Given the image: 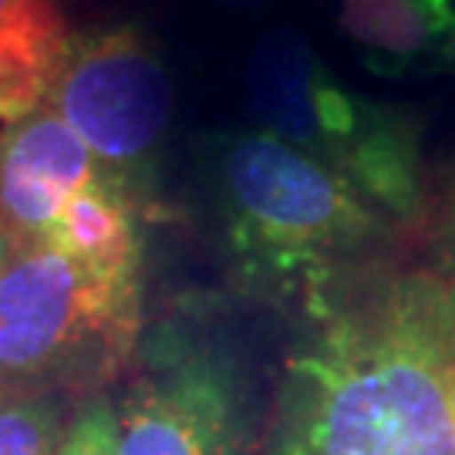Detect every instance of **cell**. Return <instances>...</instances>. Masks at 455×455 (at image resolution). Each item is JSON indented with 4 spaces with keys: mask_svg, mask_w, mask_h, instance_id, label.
<instances>
[{
    "mask_svg": "<svg viewBox=\"0 0 455 455\" xmlns=\"http://www.w3.org/2000/svg\"><path fill=\"white\" fill-rule=\"evenodd\" d=\"M263 455H455V280L381 260L297 304Z\"/></svg>",
    "mask_w": 455,
    "mask_h": 455,
    "instance_id": "obj_1",
    "label": "cell"
},
{
    "mask_svg": "<svg viewBox=\"0 0 455 455\" xmlns=\"http://www.w3.org/2000/svg\"><path fill=\"white\" fill-rule=\"evenodd\" d=\"M210 189L233 280L276 304L297 307L341 276L388 260L405 236L331 165L263 129L212 142Z\"/></svg>",
    "mask_w": 455,
    "mask_h": 455,
    "instance_id": "obj_2",
    "label": "cell"
},
{
    "mask_svg": "<svg viewBox=\"0 0 455 455\" xmlns=\"http://www.w3.org/2000/svg\"><path fill=\"white\" fill-rule=\"evenodd\" d=\"M246 92L263 132L331 165L415 236L428 206V169L422 122L411 108L344 88L293 28H276L257 44Z\"/></svg>",
    "mask_w": 455,
    "mask_h": 455,
    "instance_id": "obj_3",
    "label": "cell"
},
{
    "mask_svg": "<svg viewBox=\"0 0 455 455\" xmlns=\"http://www.w3.org/2000/svg\"><path fill=\"white\" fill-rule=\"evenodd\" d=\"M139 344L142 283L101 280L54 243L0 260V395H105Z\"/></svg>",
    "mask_w": 455,
    "mask_h": 455,
    "instance_id": "obj_4",
    "label": "cell"
},
{
    "mask_svg": "<svg viewBox=\"0 0 455 455\" xmlns=\"http://www.w3.org/2000/svg\"><path fill=\"white\" fill-rule=\"evenodd\" d=\"M112 408L118 455H263L267 415L240 361L182 321L142 334Z\"/></svg>",
    "mask_w": 455,
    "mask_h": 455,
    "instance_id": "obj_5",
    "label": "cell"
},
{
    "mask_svg": "<svg viewBox=\"0 0 455 455\" xmlns=\"http://www.w3.org/2000/svg\"><path fill=\"white\" fill-rule=\"evenodd\" d=\"M172 101L163 51L142 24L71 34L44 92V105L92 148L98 169L142 203L156 189Z\"/></svg>",
    "mask_w": 455,
    "mask_h": 455,
    "instance_id": "obj_6",
    "label": "cell"
},
{
    "mask_svg": "<svg viewBox=\"0 0 455 455\" xmlns=\"http://www.w3.org/2000/svg\"><path fill=\"white\" fill-rule=\"evenodd\" d=\"M98 176L92 148L58 112H34L0 129V240L31 250L54 240L68 203Z\"/></svg>",
    "mask_w": 455,
    "mask_h": 455,
    "instance_id": "obj_7",
    "label": "cell"
},
{
    "mask_svg": "<svg viewBox=\"0 0 455 455\" xmlns=\"http://www.w3.org/2000/svg\"><path fill=\"white\" fill-rule=\"evenodd\" d=\"M334 17L381 78L455 75V0H334Z\"/></svg>",
    "mask_w": 455,
    "mask_h": 455,
    "instance_id": "obj_8",
    "label": "cell"
},
{
    "mask_svg": "<svg viewBox=\"0 0 455 455\" xmlns=\"http://www.w3.org/2000/svg\"><path fill=\"white\" fill-rule=\"evenodd\" d=\"M142 210L125 182L101 172L68 203L51 243L115 283H142Z\"/></svg>",
    "mask_w": 455,
    "mask_h": 455,
    "instance_id": "obj_9",
    "label": "cell"
},
{
    "mask_svg": "<svg viewBox=\"0 0 455 455\" xmlns=\"http://www.w3.org/2000/svg\"><path fill=\"white\" fill-rule=\"evenodd\" d=\"M71 31L58 0H0V58L51 82Z\"/></svg>",
    "mask_w": 455,
    "mask_h": 455,
    "instance_id": "obj_10",
    "label": "cell"
},
{
    "mask_svg": "<svg viewBox=\"0 0 455 455\" xmlns=\"http://www.w3.org/2000/svg\"><path fill=\"white\" fill-rule=\"evenodd\" d=\"M78 405L68 395H0V455H58Z\"/></svg>",
    "mask_w": 455,
    "mask_h": 455,
    "instance_id": "obj_11",
    "label": "cell"
},
{
    "mask_svg": "<svg viewBox=\"0 0 455 455\" xmlns=\"http://www.w3.org/2000/svg\"><path fill=\"white\" fill-rule=\"evenodd\" d=\"M415 240L425 250V267L455 280V159L428 176V206Z\"/></svg>",
    "mask_w": 455,
    "mask_h": 455,
    "instance_id": "obj_12",
    "label": "cell"
},
{
    "mask_svg": "<svg viewBox=\"0 0 455 455\" xmlns=\"http://www.w3.org/2000/svg\"><path fill=\"white\" fill-rule=\"evenodd\" d=\"M58 455H118L112 398L92 395V398H84L82 405L75 408Z\"/></svg>",
    "mask_w": 455,
    "mask_h": 455,
    "instance_id": "obj_13",
    "label": "cell"
},
{
    "mask_svg": "<svg viewBox=\"0 0 455 455\" xmlns=\"http://www.w3.org/2000/svg\"><path fill=\"white\" fill-rule=\"evenodd\" d=\"M44 92L48 84L37 75L0 58V122H14L20 115L34 112L37 105H44Z\"/></svg>",
    "mask_w": 455,
    "mask_h": 455,
    "instance_id": "obj_14",
    "label": "cell"
},
{
    "mask_svg": "<svg viewBox=\"0 0 455 455\" xmlns=\"http://www.w3.org/2000/svg\"><path fill=\"white\" fill-rule=\"evenodd\" d=\"M220 4H229V7H253V4H263V0H220Z\"/></svg>",
    "mask_w": 455,
    "mask_h": 455,
    "instance_id": "obj_15",
    "label": "cell"
},
{
    "mask_svg": "<svg viewBox=\"0 0 455 455\" xmlns=\"http://www.w3.org/2000/svg\"><path fill=\"white\" fill-rule=\"evenodd\" d=\"M0 253H4V240H0Z\"/></svg>",
    "mask_w": 455,
    "mask_h": 455,
    "instance_id": "obj_16",
    "label": "cell"
}]
</instances>
